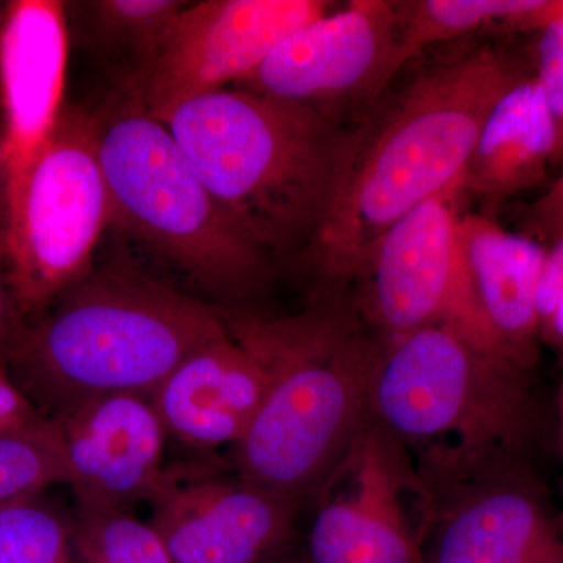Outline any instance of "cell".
I'll return each instance as SVG.
<instances>
[{"instance_id": "1", "label": "cell", "mask_w": 563, "mask_h": 563, "mask_svg": "<svg viewBox=\"0 0 563 563\" xmlns=\"http://www.w3.org/2000/svg\"><path fill=\"white\" fill-rule=\"evenodd\" d=\"M531 68L503 44L466 46L418 70L352 129L331 206L306 250L317 296L351 291L393 224L461 187L488 111Z\"/></svg>"}, {"instance_id": "2", "label": "cell", "mask_w": 563, "mask_h": 563, "mask_svg": "<svg viewBox=\"0 0 563 563\" xmlns=\"http://www.w3.org/2000/svg\"><path fill=\"white\" fill-rule=\"evenodd\" d=\"M229 335L261 366L266 395L242 442L239 479L296 506L314 499L369 420L380 340L352 291L269 317L220 307Z\"/></svg>"}, {"instance_id": "3", "label": "cell", "mask_w": 563, "mask_h": 563, "mask_svg": "<svg viewBox=\"0 0 563 563\" xmlns=\"http://www.w3.org/2000/svg\"><path fill=\"white\" fill-rule=\"evenodd\" d=\"M379 340L369 418L406 454L422 501L532 465L553 418L531 372L444 325Z\"/></svg>"}, {"instance_id": "4", "label": "cell", "mask_w": 563, "mask_h": 563, "mask_svg": "<svg viewBox=\"0 0 563 563\" xmlns=\"http://www.w3.org/2000/svg\"><path fill=\"white\" fill-rule=\"evenodd\" d=\"M225 332L220 307L125 269H90L22 321L7 372L49 420L99 396H151L188 355Z\"/></svg>"}, {"instance_id": "5", "label": "cell", "mask_w": 563, "mask_h": 563, "mask_svg": "<svg viewBox=\"0 0 563 563\" xmlns=\"http://www.w3.org/2000/svg\"><path fill=\"white\" fill-rule=\"evenodd\" d=\"M158 121L252 244L269 257L307 250L331 206L350 129L244 88L190 99Z\"/></svg>"}, {"instance_id": "6", "label": "cell", "mask_w": 563, "mask_h": 563, "mask_svg": "<svg viewBox=\"0 0 563 563\" xmlns=\"http://www.w3.org/2000/svg\"><path fill=\"white\" fill-rule=\"evenodd\" d=\"M91 121L111 224L224 301L265 287L272 257L222 211L162 121L124 91Z\"/></svg>"}, {"instance_id": "7", "label": "cell", "mask_w": 563, "mask_h": 563, "mask_svg": "<svg viewBox=\"0 0 563 563\" xmlns=\"http://www.w3.org/2000/svg\"><path fill=\"white\" fill-rule=\"evenodd\" d=\"M110 224L91 113L65 107L20 179L0 188V263L22 321L90 272Z\"/></svg>"}, {"instance_id": "8", "label": "cell", "mask_w": 563, "mask_h": 563, "mask_svg": "<svg viewBox=\"0 0 563 563\" xmlns=\"http://www.w3.org/2000/svg\"><path fill=\"white\" fill-rule=\"evenodd\" d=\"M462 195L461 187L451 188L393 224L369 251L352 296L379 339L444 325L506 358L474 288L462 239Z\"/></svg>"}, {"instance_id": "9", "label": "cell", "mask_w": 563, "mask_h": 563, "mask_svg": "<svg viewBox=\"0 0 563 563\" xmlns=\"http://www.w3.org/2000/svg\"><path fill=\"white\" fill-rule=\"evenodd\" d=\"M335 9L328 0L188 2L122 79L155 120L180 103L250 77L292 32Z\"/></svg>"}, {"instance_id": "10", "label": "cell", "mask_w": 563, "mask_h": 563, "mask_svg": "<svg viewBox=\"0 0 563 563\" xmlns=\"http://www.w3.org/2000/svg\"><path fill=\"white\" fill-rule=\"evenodd\" d=\"M314 499L301 563H428L420 487L401 448L373 420Z\"/></svg>"}, {"instance_id": "11", "label": "cell", "mask_w": 563, "mask_h": 563, "mask_svg": "<svg viewBox=\"0 0 563 563\" xmlns=\"http://www.w3.org/2000/svg\"><path fill=\"white\" fill-rule=\"evenodd\" d=\"M398 35L399 2L352 0L292 32L239 87L339 120V107L374 106L398 76Z\"/></svg>"}, {"instance_id": "12", "label": "cell", "mask_w": 563, "mask_h": 563, "mask_svg": "<svg viewBox=\"0 0 563 563\" xmlns=\"http://www.w3.org/2000/svg\"><path fill=\"white\" fill-rule=\"evenodd\" d=\"M428 563H563V518L532 465L422 501Z\"/></svg>"}, {"instance_id": "13", "label": "cell", "mask_w": 563, "mask_h": 563, "mask_svg": "<svg viewBox=\"0 0 563 563\" xmlns=\"http://www.w3.org/2000/svg\"><path fill=\"white\" fill-rule=\"evenodd\" d=\"M66 474L79 509L128 510L152 501L165 484L168 437L150 396L114 393L90 399L57 420Z\"/></svg>"}, {"instance_id": "14", "label": "cell", "mask_w": 563, "mask_h": 563, "mask_svg": "<svg viewBox=\"0 0 563 563\" xmlns=\"http://www.w3.org/2000/svg\"><path fill=\"white\" fill-rule=\"evenodd\" d=\"M150 525L173 563H269L290 542L296 504L236 479L168 472Z\"/></svg>"}, {"instance_id": "15", "label": "cell", "mask_w": 563, "mask_h": 563, "mask_svg": "<svg viewBox=\"0 0 563 563\" xmlns=\"http://www.w3.org/2000/svg\"><path fill=\"white\" fill-rule=\"evenodd\" d=\"M68 44L66 3H5L0 32V117L7 152L2 187L20 179L60 120Z\"/></svg>"}, {"instance_id": "16", "label": "cell", "mask_w": 563, "mask_h": 563, "mask_svg": "<svg viewBox=\"0 0 563 563\" xmlns=\"http://www.w3.org/2000/svg\"><path fill=\"white\" fill-rule=\"evenodd\" d=\"M266 395V377L228 329L150 396L168 435L198 450L242 442Z\"/></svg>"}, {"instance_id": "17", "label": "cell", "mask_w": 563, "mask_h": 563, "mask_svg": "<svg viewBox=\"0 0 563 563\" xmlns=\"http://www.w3.org/2000/svg\"><path fill=\"white\" fill-rule=\"evenodd\" d=\"M461 229L474 288L504 357L536 372L542 347L536 292L547 246L484 211L462 213Z\"/></svg>"}, {"instance_id": "18", "label": "cell", "mask_w": 563, "mask_h": 563, "mask_svg": "<svg viewBox=\"0 0 563 563\" xmlns=\"http://www.w3.org/2000/svg\"><path fill=\"white\" fill-rule=\"evenodd\" d=\"M558 128L533 70L515 81L485 118L461 190L490 214L499 203L539 185L561 161Z\"/></svg>"}, {"instance_id": "19", "label": "cell", "mask_w": 563, "mask_h": 563, "mask_svg": "<svg viewBox=\"0 0 563 563\" xmlns=\"http://www.w3.org/2000/svg\"><path fill=\"white\" fill-rule=\"evenodd\" d=\"M540 0H409L399 2L398 68L422 49L483 31L493 24L507 29Z\"/></svg>"}, {"instance_id": "20", "label": "cell", "mask_w": 563, "mask_h": 563, "mask_svg": "<svg viewBox=\"0 0 563 563\" xmlns=\"http://www.w3.org/2000/svg\"><path fill=\"white\" fill-rule=\"evenodd\" d=\"M188 2L184 0H92L73 3L88 43L103 57L124 60L129 73L155 46L166 25Z\"/></svg>"}, {"instance_id": "21", "label": "cell", "mask_w": 563, "mask_h": 563, "mask_svg": "<svg viewBox=\"0 0 563 563\" xmlns=\"http://www.w3.org/2000/svg\"><path fill=\"white\" fill-rule=\"evenodd\" d=\"M74 563H173L161 537L128 510H77Z\"/></svg>"}, {"instance_id": "22", "label": "cell", "mask_w": 563, "mask_h": 563, "mask_svg": "<svg viewBox=\"0 0 563 563\" xmlns=\"http://www.w3.org/2000/svg\"><path fill=\"white\" fill-rule=\"evenodd\" d=\"M40 496L0 506V563H74L73 520Z\"/></svg>"}, {"instance_id": "23", "label": "cell", "mask_w": 563, "mask_h": 563, "mask_svg": "<svg viewBox=\"0 0 563 563\" xmlns=\"http://www.w3.org/2000/svg\"><path fill=\"white\" fill-rule=\"evenodd\" d=\"M65 454L55 428L41 435L0 439V506L38 496L54 484H66Z\"/></svg>"}, {"instance_id": "24", "label": "cell", "mask_w": 563, "mask_h": 563, "mask_svg": "<svg viewBox=\"0 0 563 563\" xmlns=\"http://www.w3.org/2000/svg\"><path fill=\"white\" fill-rule=\"evenodd\" d=\"M532 33L536 40L529 60L544 102L553 114L563 157V21L548 22Z\"/></svg>"}, {"instance_id": "25", "label": "cell", "mask_w": 563, "mask_h": 563, "mask_svg": "<svg viewBox=\"0 0 563 563\" xmlns=\"http://www.w3.org/2000/svg\"><path fill=\"white\" fill-rule=\"evenodd\" d=\"M55 428L38 407L0 366V439L2 437L41 435Z\"/></svg>"}, {"instance_id": "26", "label": "cell", "mask_w": 563, "mask_h": 563, "mask_svg": "<svg viewBox=\"0 0 563 563\" xmlns=\"http://www.w3.org/2000/svg\"><path fill=\"white\" fill-rule=\"evenodd\" d=\"M531 225L533 232L551 240L563 229V169L554 184L532 206Z\"/></svg>"}, {"instance_id": "27", "label": "cell", "mask_w": 563, "mask_h": 563, "mask_svg": "<svg viewBox=\"0 0 563 563\" xmlns=\"http://www.w3.org/2000/svg\"><path fill=\"white\" fill-rule=\"evenodd\" d=\"M554 21H563V0H540L539 7L521 14L509 29L515 32H533Z\"/></svg>"}, {"instance_id": "28", "label": "cell", "mask_w": 563, "mask_h": 563, "mask_svg": "<svg viewBox=\"0 0 563 563\" xmlns=\"http://www.w3.org/2000/svg\"><path fill=\"white\" fill-rule=\"evenodd\" d=\"M540 342L553 347L563 357V292L553 312L540 324Z\"/></svg>"}, {"instance_id": "29", "label": "cell", "mask_w": 563, "mask_h": 563, "mask_svg": "<svg viewBox=\"0 0 563 563\" xmlns=\"http://www.w3.org/2000/svg\"><path fill=\"white\" fill-rule=\"evenodd\" d=\"M551 418H553V435L555 440V446H558L559 454H561L563 462V363L561 377H559L558 388H555Z\"/></svg>"}, {"instance_id": "30", "label": "cell", "mask_w": 563, "mask_h": 563, "mask_svg": "<svg viewBox=\"0 0 563 563\" xmlns=\"http://www.w3.org/2000/svg\"><path fill=\"white\" fill-rule=\"evenodd\" d=\"M7 152L5 133H3L2 117H0V187H2L3 177H5Z\"/></svg>"}, {"instance_id": "31", "label": "cell", "mask_w": 563, "mask_h": 563, "mask_svg": "<svg viewBox=\"0 0 563 563\" xmlns=\"http://www.w3.org/2000/svg\"><path fill=\"white\" fill-rule=\"evenodd\" d=\"M3 9H5V3H0V32H2Z\"/></svg>"}]
</instances>
